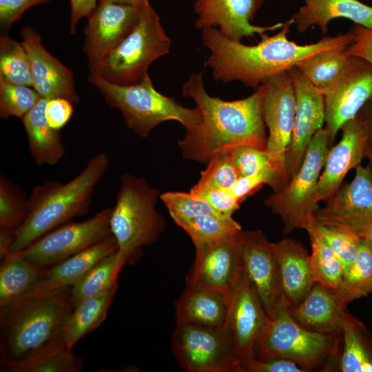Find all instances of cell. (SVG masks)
Returning a JSON list of instances; mask_svg holds the SVG:
<instances>
[{
    "label": "cell",
    "mask_w": 372,
    "mask_h": 372,
    "mask_svg": "<svg viewBox=\"0 0 372 372\" xmlns=\"http://www.w3.org/2000/svg\"><path fill=\"white\" fill-rule=\"evenodd\" d=\"M293 24V18L288 19L276 34H261L260 41L254 45L231 40L214 27L203 29V43L210 51L205 64L211 70L216 81H238L256 90L266 78L287 72L318 53L346 48L353 39L349 32L324 37L313 43L299 45L288 39Z\"/></svg>",
    "instance_id": "6da1fadb"
},
{
    "label": "cell",
    "mask_w": 372,
    "mask_h": 372,
    "mask_svg": "<svg viewBox=\"0 0 372 372\" xmlns=\"http://www.w3.org/2000/svg\"><path fill=\"white\" fill-rule=\"evenodd\" d=\"M182 94L195 102L201 116L200 123L185 130L178 142L185 159L207 164L214 156L240 145L266 149L260 85L246 98L224 101L206 92L201 72L192 73Z\"/></svg>",
    "instance_id": "7a4b0ae2"
},
{
    "label": "cell",
    "mask_w": 372,
    "mask_h": 372,
    "mask_svg": "<svg viewBox=\"0 0 372 372\" xmlns=\"http://www.w3.org/2000/svg\"><path fill=\"white\" fill-rule=\"evenodd\" d=\"M108 165L107 154L99 152L69 181H48L34 187L28 197V217L14 231L10 253L23 250L54 228L85 214Z\"/></svg>",
    "instance_id": "3957f363"
},
{
    "label": "cell",
    "mask_w": 372,
    "mask_h": 372,
    "mask_svg": "<svg viewBox=\"0 0 372 372\" xmlns=\"http://www.w3.org/2000/svg\"><path fill=\"white\" fill-rule=\"evenodd\" d=\"M70 288L27 296L0 308L1 362L21 360L62 340Z\"/></svg>",
    "instance_id": "277c9868"
},
{
    "label": "cell",
    "mask_w": 372,
    "mask_h": 372,
    "mask_svg": "<svg viewBox=\"0 0 372 372\" xmlns=\"http://www.w3.org/2000/svg\"><path fill=\"white\" fill-rule=\"evenodd\" d=\"M88 80L108 105L121 112L127 127L140 137H147L165 121H176L185 130L194 128L200 122V113L196 107H185L174 98L160 93L150 77L130 85L111 83L93 73H90Z\"/></svg>",
    "instance_id": "5b68a950"
},
{
    "label": "cell",
    "mask_w": 372,
    "mask_h": 372,
    "mask_svg": "<svg viewBox=\"0 0 372 372\" xmlns=\"http://www.w3.org/2000/svg\"><path fill=\"white\" fill-rule=\"evenodd\" d=\"M159 190L142 177L124 173L110 218L111 234L127 262L141 248L156 242L165 229V219L156 208Z\"/></svg>",
    "instance_id": "8992f818"
},
{
    "label": "cell",
    "mask_w": 372,
    "mask_h": 372,
    "mask_svg": "<svg viewBox=\"0 0 372 372\" xmlns=\"http://www.w3.org/2000/svg\"><path fill=\"white\" fill-rule=\"evenodd\" d=\"M171 39L150 4L141 10L136 25L123 40L101 61L96 74L111 83L137 84L149 77L151 63L167 54Z\"/></svg>",
    "instance_id": "52a82bcc"
},
{
    "label": "cell",
    "mask_w": 372,
    "mask_h": 372,
    "mask_svg": "<svg viewBox=\"0 0 372 372\" xmlns=\"http://www.w3.org/2000/svg\"><path fill=\"white\" fill-rule=\"evenodd\" d=\"M329 147L328 132L323 127L312 138L298 172L264 200L265 205L281 219L285 234L296 229H304L316 220L314 191Z\"/></svg>",
    "instance_id": "ba28073f"
},
{
    "label": "cell",
    "mask_w": 372,
    "mask_h": 372,
    "mask_svg": "<svg viewBox=\"0 0 372 372\" xmlns=\"http://www.w3.org/2000/svg\"><path fill=\"white\" fill-rule=\"evenodd\" d=\"M288 309L269 319L256 347L254 358H282L310 367L335 354L340 333L327 334L309 330L299 324Z\"/></svg>",
    "instance_id": "9c48e42d"
},
{
    "label": "cell",
    "mask_w": 372,
    "mask_h": 372,
    "mask_svg": "<svg viewBox=\"0 0 372 372\" xmlns=\"http://www.w3.org/2000/svg\"><path fill=\"white\" fill-rule=\"evenodd\" d=\"M260 86L262 116L269 132L266 151L274 174L270 187L274 192L288 182L285 156L293 127L296 96L288 71L266 78Z\"/></svg>",
    "instance_id": "30bf717a"
},
{
    "label": "cell",
    "mask_w": 372,
    "mask_h": 372,
    "mask_svg": "<svg viewBox=\"0 0 372 372\" xmlns=\"http://www.w3.org/2000/svg\"><path fill=\"white\" fill-rule=\"evenodd\" d=\"M172 343L178 364L189 372H240L223 327L176 324Z\"/></svg>",
    "instance_id": "8fae6325"
},
{
    "label": "cell",
    "mask_w": 372,
    "mask_h": 372,
    "mask_svg": "<svg viewBox=\"0 0 372 372\" xmlns=\"http://www.w3.org/2000/svg\"><path fill=\"white\" fill-rule=\"evenodd\" d=\"M111 211L107 207L85 220L64 223L18 252L38 266H53L110 235Z\"/></svg>",
    "instance_id": "7c38bea8"
},
{
    "label": "cell",
    "mask_w": 372,
    "mask_h": 372,
    "mask_svg": "<svg viewBox=\"0 0 372 372\" xmlns=\"http://www.w3.org/2000/svg\"><path fill=\"white\" fill-rule=\"evenodd\" d=\"M324 98L325 127L332 145L342 126L354 118L372 97V66L353 56L344 69L320 90Z\"/></svg>",
    "instance_id": "4fadbf2b"
},
{
    "label": "cell",
    "mask_w": 372,
    "mask_h": 372,
    "mask_svg": "<svg viewBox=\"0 0 372 372\" xmlns=\"http://www.w3.org/2000/svg\"><path fill=\"white\" fill-rule=\"evenodd\" d=\"M256 289L243 273L228 296L223 329L240 364L254 358L256 347L269 320Z\"/></svg>",
    "instance_id": "5bb4252c"
},
{
    "label": "cell",
    "mask_w": 372,
    "mask_h": 372,
    "mask_svg": "<svg viewBox=\"0 0 372 372\" xmlns=\"http://www.w3.org/2000/svg\"><path fill=\"white\" fill-rule=\"evenodd\" d=\"M241 230L227 238L195 246V259L186 276L187 287L209 289L229 296L243 273Z\"/></svg>",
    "instance_id": "9a60e30c"
},
{
    "label": "cell",
    "mask_w": 372,
    "mask_h": 372,
    "mask_svg": "<svg viewBox=\"0 0 372 372\" xmlns=\"http://www.w3.org/2000/svg\"><path fill=\"white\" fill-rule=\"evenodd\" d=\"M240 236L244 272L273 318L291 305L283 293L273 242L260 230H241Z\"/></svg>",
    "instance_id": "2e32d148"
},
{
    "label": "cell",
    "mask_w": 372,
    "mask_h": 372,
    "mask_svg": "<svg viewBox=\"0 0 372 372\" xmlns=\"http://www.w3.org/2000/svg\"><path fill=\"white\" fill-rule=\"evenodd\" d=\"M321 225L350 231L361 238L372 223V174L367 166L355 168L353 180L343 185L314 213Z\"/></svg>",
    "instance_id": "e0dca14e"
},
{
    "label": "cell",
    "mask_w": 372,
    "mask_h": 372,
    "mask_svg": "<svg viewBox=\"0 0 372 372\" xmlns=\"http://www.w3.org/2000/svg\"><path fill=\"white\" fill-rule=\"evenodd\" d=\"M296 96V112L291 141L285 156L288 181L300 169L315 134L325 123L324 98L296 68L288 71Z\"/></svg>",
    "instance_id": "ac0fdd59"
},
{
    "label": "cell",
    "mask_w": 372,
    "mask_h": 372,
    "mask_svg": "<svg viewBox=\"0 0 372 372\" xmlns=\"http://www.w3.org/2000/svg\"><path fill=\"white\" fill-rule=\"evenodd\" d=\"M141 8L99 0L87 17L84 30L83 51L90 72H94L104 58L130 32L137 23Z\"/></svg>",
    "instance_id": "d6986e66"
},
{
    "label": "cell",
    "mask_w": 372,
    "mask_h": 372,
    "mask_svg": "<svg viewBox=\"0 0 372 372\" xmlns=\"http://www.w3.org/2000/svg\"><path fill=\"white\" fill-rule=\"evenodd\" d=\"M198 16L196 27L203 30L218 26L226 37L239 41L244 37L263 34L280 29L284 23L269 26L255 25L251 23L264 0H193Z\"/></svg>",
    "instance_id": "ffe728a7"
},
{
    "label": "cell",
    "mask_w": 372,
    "mask_h": 372,
    "mask_svg": "<svg viewBox=\"0 0 372 372\" xmlns=\"http://www.w3.org/2000/svg\"><path fill=\"white\" fill-rule=\"evenodd\" d=\"M21 36L30 60L32 87L41 98H63L79 103L72 71L45 48L41 37L32 27L23 28Z\"/></svg>",
    "instance_id": "44dd1931"
},
{
    "label": "cell",
    "mask_w": 372,
    "mask_h": 372,
    "mask_svg": "<svg viewBox=\"0 0 372 372\" xmlns=\"http://www.w3.org/2000/svg\"><path fill=\"white\" fill-rule=\"evenodd\" d=\"M341 130L342 138L329 149L314 191L313 203L316 206L340 188L347 173L361 165L364 157L366 134L359 117L356 116L346 123Z\"/></svg>",
    "instance_id": "7402d4cb"
},
{
    "label": "cell",
    "mask_w": 372,
    "mask_h": 372,
    "mask_svg": "<svg viewBox=\"0 0 372 372\" xmlns=\"http://www.w3.org/2000/svg\"><path fill=\"white\" fill-rule=\"evenodd\" d=\"M116 250L118 245L111 234L94 245L53 266L46 267L39 281L24 296L71 288L94 265Z\"/></svg>",
    "instance_id": "603a6c76"
},
{
    "label": "cell",
    "mask_w": 372,
    "mask_h": 372,
    "mask_svg": "<svg viewBox=\"0 0 372 372\" xmlns=\"http://www.w3.org/2000/svg\"><path fill=\"white\" fill-rule=\"evenodd\" d=\"M273 247L283 293L291 307L295 306L305 298L316 282L310 254L299 242L291 238L273 242Z\"/></svg>",
    "instance_id": "cb8c5ba5"
},
{
    "label": "cell",
    "mask_w": 372,
    "mask_h": 372,
    "mask_svg": "<svg viewBox=\"0 0 372 372\" xmlns=\"http://www.w3.org/2000/svg\"><path fill=\"white\" fill-rule=\"evenodd\" d=\"M343 307L335 293L315 282L298 304L289 308L291 317L303 327L318 333H340Z\"/></svg>",
    "instance_id": "d4e9b609"
},
{
    "label": "cell",
    "mask_w": 372,
    "mask_h": 372,
    "mask_svg": "<svg viewBox=\"0 0 372 372\" xmlns=\"http://www.w3.org/2000/svg\"><path fill=\"white\" fill-rule=\"evenodd\" d=\"M304 5L293 16L296 28L304 32L318 26L325 34L329 23L344 18L367 28H372V7L358 0H304Z\"/></svg>",
    "instance_id": "484cf974"
},
{
    "label": "cell",
    "mask_w": 372,
    "mask_h": 372,
    "mask_svg": "<svg viewBox=\"0 0 372 372\" xmlns=\"http://www.w3.org/2000/svg\"><path fill=\"white\" fill-rule=\"evenodd\" d=\"M228 296L209 289L187 287L175 304L176 324L223 327Z\"/></svg>",
    "instance_id": "4316f807"
},
{
    "label": "cell",
    "mask_w": 372,
    "mask_h": 372,
    "mask_svg": "<svg viewBox=\"0 0 372 372\" xmlns=\"http://www.w3.org/2000/svg\"><path fill=\"white\" fill-rule=\"evenodd\" d=\"M46 99L41 98L21 118L28 141V149L39 166L54 165L65 154L59 130L49 125L45 116Z\"/></svg>",
    "instance_id": "83f0119b"
},
{
    "label": "cell",
    "mask_w": 372,
    "mask_h": 372,
    "mask_svg": "<svg viewBox=\"0 0 372 372\" xmlns=\"http://www.w3.org/2000/svg\"><path fill=\"white\" fill-rule=\"evenodd\" d=\"M118 286L110 290L77 302L68 314L62 331L66 346L72 349L85 335L97 329L105 320Z\"/></svg>",
    "instance_id": "f1b7e54d"
},
{
    "label": "cell",
    "mask_w": 372,
    "mask_h": 372,
    "mask_svg": "<svg viewBox=\"0 0 372 372\" xmlns=\"http://www.w3.org/2000/svg\"><path fill=\"white\" fill-rule=\"evenodd\" d=\"M0 266V308L26 295L43 276L45 268L25 258L20 252L10 253Z\"/></svg>",
    "instance_id": "f546056e"
},
{
    "label": "cell",
    "mask_w": 372,
    "mask_h": 372,
    "mask_svg": "<svg viewBox=\"0 0 372 372\" xmlns=\"http://www.w3.org/2000/svg\"><path fill=\"white\" fill-rule=\"evenodd\" d=\"M340 333L343 344L340 370L342 372H372V334L347 309L343 313Z\"/></svg>",
    "instance_id": "4dcf8cb0"
},
{
    "label": "cell",
    "mask_w": 372,
    "mask_h": 372,
    "mask_svg": "<svg viewBox=\"0 0 372 372\" xmlns=\"http://www.w3.org/2000/svg\"><path fill=\"white\" fill-rule=\"evenodd\" d=\"M1 371L80 372L83 360L68 348L63 339L18 360L1 362Z\"/></svg>",
    "instance_id": "1f68e13d"
},
{
    "label": "cell",
    "mask_w": 372,
    "mask_h": 372,
    "mask_svg": "<svg viewBox=\"0 0 372 372\" xmlns=\"http://www.w3.org/2000/svg\"><path fill=\"white\" fill-rule=\"evenodd\" d=\"M126 263H128L126 258L118 250L99 262L70 288L73 307L83 299L102 294L118 286V274Z\"/></svg>",
    "instance_id": "d6a6232c"
},
{
    "label": "cell",
    "mask_w": 372,
    "mask_h": 372,
    "mask_svg": "<svg viewBox=\"0 0 372 372\" xmlns=\"http://www.w3.org/2000/svg\"><path fill=\"white\" fill-rule=\"evenodd\" d=\"M309 237L310 264L316 282L335 293L344 276L341 262L316 227V220L304 229Z\"/></svg>",
    "instance_id": "836d02e7"
},
{
    "label": "cell",
    "mask_w": 372,
    "mask_h": 372,
    "mask_svg": "<svg viewBox=\"0 0 372 372\" xmlns=\"http://www.w3.org/2000/svg\"><path fill=\"white\" fill-rule=\"evenodd\" d=\"M372 292V249L362 239L355 260L344 273L335 293L341 304L347 307L351 301Z\"/></svg>",
    "instance_id": "e575fe53"
},
{
    "label": "cell",
    "mask_w": 372,
    "mask_h": 372,
    "mask_svg": "<svg viewBox=\"0 0 372 372\" xmlns=\"http://www.w3.org/2000/svg\"><path fill=\"white\" fill-rule=\"evenodd\" d=\"M173 220L189 236L194 246L227 238L242 229L232 217L200 215Z\"/></svg>",
    "instance_id": "d590c367"
},
{
    "label": "cell",
    "mask_w": 372,
    "mask_h": 372,
    "mask_svg": "<svg viewBox=\"0 0 372 372\" xmlns=\"http://www.w3.org/2000/svg\"><path fill=\"white\" fill-rule=\"evenodd\" d=\"M346 48H335L318 53L296 68L319 90L328 85L347 66L351 56Z\"/></svg>",
    "instance_id": "8d00e7d4"
},
{
    "label": "cell",
    "mask_w": 372,
    "mask_h": 372,
    "mask_svg": "<svg viewBox=\"0 0 372 372\" xmlns=\"http://www.w3.org/2000/svg\"><path fill=\"white\" fill-rule=\"evenodd\" d=\"M0 77L32 87L30 63L23 44L7 35L0 37Z\"/></svg>",
    "instance_id": "74e56055"
},
{
    "label": "cell",
    "mask_w": 372,
    "mask_h": 372,
    "mask_svg": "<svg viewBox=\"0 0 372 372\" xmlns=\"http://www.w3.org/2000/svg\"><path fill=\"white\" fill-rule=\"evenodd\" d=\"M28 198L14 183L0 176V227L17 229L28 217Z\"/></svg>",
    "instance_id": "f35d334b"
},
{
    "label": "cell",
    "mask_w": 372,
    "mask_h": 372,
    "mask_svg": "<svg viewBox=\"0 0 372 372\" xmlns=\"http://www.w3.org/2000/svg\"><path fill=\"white\" fill-rule=\"evenodd\" d=\"M41 97L31 87L9 82L0 77V116L21 119Z\"/></svg>",
    "instance_id": "ab89813d"
},
{
    "label": "cell",
    "mask_w": 372,
    "mask_h": 372,
    "mask_svg": "<svg viewBox=\"0 0 372 372\" xmlns=\"http://www.w3.org/2000/svg\"><path fill=\"white\" fill-rule=\"evenodd\" d=\"M316 227L341 262L344 273L355 260L362 238L350 231L323 225L316 221Z\"/></svg>",
    "instance_id": "60d3db41"
},
{
    "label": "cell",
    "mask_w": 372,
    "mask_h": 372,
    "mask_svg": "<svg viewBox=\"0 0 372 372\" xmlns=\"http://www.w3.org/2000/svg\"><path fill=\"white\" fill-rule=\"evenodd\" d=\"M160 199L167 207L172 219L200 215L226 217L215 211L207 202L190 192H167L160 194Z\"/></svg>",
    "instance_id": "b9f144b4"
},
{
    "label": "cell",
    "mask_w": 372,
    "mask_h": 372,
    "mask_svg": "<svg viewBox=\"0 0 372 372\" xmlns=\"http://www.w3.org/2000/svg\"><path fill=\"white\" fill-rule=\"evenodd\" d=\"M206 165L197 183L200 185L230 189L239 178L229 152L214 156Z\"/></svg>",
    "instance_id": "7bdbcfd3"
},
{
    "label": "cell",
    "mask_w": 372,
    "mask_h": 372,
    "mask_svg": "<svg viewBox=\"0 0 372 372\" xmlns=\"http://www.w3.org/2000/svg\"><path fill=\"white\" fill-rule=\"evenodd\" d=\"M229 153L239 177L254 175L267 167H272L266 149L240 145L229 150Z\"/></svg>",
    "instance_id": "ee69618b"
},
{
    "label": "cell",
    "mask_w": 372,
    "mask_h": 372,
    "mask_svg": "<svg viewBox=\"0 0 372 372\" xmlns=\"http://www.w3.org/2000/svg\"><path fill=\"white\" fill-rule=\"evenodd\" d=\"M196 196L207 202L220 214L232 217L240 207V203L230 189L194 185L189 191Z\"/></svg>",
    "instance_id": "f6af8a7d"
},
{
    "label": "cell",
    "mask_w": 372,
    "mask_h": 372,
    "mask_svg": "<svg viewBox=\"0 0 372 372\" xmlns=\"http://www.w3.org/2000/svg\"><path fill=\"white\" fill-rule=\"evenodd\" d=\"M297 362L282 358H271L265 360L254 358L242 363L240 372H304Z\"/></svg>",
    "instance_id": "bcb514c9"
},
{
    "label": "cell",
    "mask_w": 372,
    "mask_h": 372,
    "mask_svg": "<svg viewBox=\"0 0 372 372\" xmlns=\"http://www.w3.org/2000/svg\"><path fill=\"white\" fill-rule=\"evenodd\" d=\"M271 167L251 176L239 177L230 189L234 196L241 203L247 197L259 190L264 185H271L273 180Z\"/></svg>",
    "instance_id": "7dc6e473"
},
{
    "label": "cell",
    "mask_w": 372,
    "mask_h": 372,
    "mask_svg": "<svg viewBox=\"0 0 372 372\" xmlns=\"http://www.w3.org/2000/svg\"><path fill=\"white\" fill-rule=\"evenodd\" d=\"M349 32L353 39L346 48L345 53L349 56L360 58L372 66V28L354 24Z\"/></svg>",
    "instance_id": "c3c4849f"
},
{
    "label": "cell",
    "mask_w": 372,
    "mask_h": 372,
    "mask_svg": "<svg viewBox=\"0 0 372 372\" xmlns=\"http://www.w3.org/2000/svg\"><path fill=\"white\" fill-rule=\"evenodd\" d=\"M74 112L72 103L63 98L47 100L45 116L50 127L60 130L70 121Z\"/></svg>",
    "instance_id": "681fc988"
},
{
    "label": "cell",
    "mask_w": 372,
    "mask_h": 372,
    "mask_svg": "<svg viewBox=\"0 0 372 372\" xmlns=\"http://www.w3.org/2000/svg\"><path fill=\"white\" fill-rule=\"evenodd\" d=\"M50 0H0V25L1 30H8L30 7Z\"/></svg>",
    "instance_id": "f907efd6"
},
{
    "label": "cell",
    "mask_w": 372,
    "mask_h": 372,
    "mask_svg": "<svg viewBox=\"0 0 372 372\" xmlns=\"http://www.w3.org/2000/svg\"><path fill=\"white\" fill-rule=\"evenodd\" d=\"M357 116L364 128L366 134L364 157L368 160L366 166L372 174V97L366 102Z\"/></svg>",
    "instance_id": "816d5d0a"
},
{
    "label": "cell",
    "mask_w": 372,
    "mask_h": 372,
    "mask_svg": "<svg viewBox=\"0 0 372 372\" xmlns=\"http://www.w3.org/2000/svg\"><path fill=\"white\" fill-rule=\"evenodd\" d=\"M98 2V0H70L71 7L70 34L76 33V27L79 21L85 17L87 18L95 10Z\"/></svg>",
    "instance_id": "f5cc1de1"
},
{
    "label": "cell",
    "mask_w": 372,
    "mask_h": 372,
    "mask_svg": "<svg viewBox=\"0 0 372 372\" xmlns=\"http://www.w3.org/2000/svg\"><path fill=\"white\" fill-rule=\"evenodd\" d=\"M14 229L0 227V259L10 253L14 238Z\"/></svg>",
    "instance_id": "db71d44e"
},
{
    "label": "cell",
    "mask_w": 372,
    "mask_h": 372,
    "mask_svg": "<svg viewBox=\"0 0 372 372\" xmlns=\"http://www.w3.org/2000/svg\"><path fill=\"white\" fill-rule=\"evenodd\" d=\"M110 1L142 8L149 4L148 0H109Z\"/></svg>",
    "instance_id": "11a10c76"
},
{
    "label": "cell",
    "mask_w": 372,
    "mask_h": 372,
    "mask_svg": "<svg viewBox=\"0 0 372 372\" xmlns=\"http://www.w3.org/2000/svg\"><path fill=\"white\" fill-rule=\"evenodd\" d=\"M361 238L372 249V223L364 230Z\"/></svg>",
    "instance_id": "9f6ffc18"
}]
</instances>
